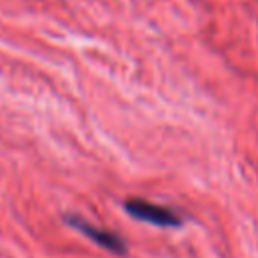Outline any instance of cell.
Returning a JSON list of instances; mask_svg holds the SVG:
<instances>
[{"instance_id": "1", "label": "cell", "mask_w": 258, "mask_h": 258, "mask_svg": "<svg viewBox=\"0 0 258 258\" xmlns=\"http://www.w3.org/2000/svg\"><path fill=\"white\" fill-rule=\"evenodd\" d=\"M125 210L135 220H143V222H149L155 226H179V222H181L169 208H163L159 204H151L145 200H137V198L127 200Z\"/></svg>"}, {"instance_id": "2", "label": "cell", "mask_w": 258, "mask_h": 258, "mask_svg": "<svg viewBox=\"0 0 258 258\" xmlns=\"http://www.w3.org/2000/svg\"><path fill=\"white\" fill-rule=\"evenodd\" d=\"M69 222H71V226H75L77 230H81L87 238H91L95 244L103 246L105 250L115 252V254H125V242L117 234L107 232V230H101V228H95V226H91V224H87V222H83L79 218H71Z\"/></svg>"}]
</instances>
